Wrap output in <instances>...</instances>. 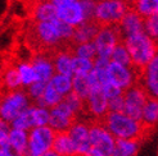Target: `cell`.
Instances as JSON below:
<instances>
[{"mask_svg": "<svg viewBox=\"0 0 158 156\" xmlns=\"http://www.w3.org/2000/svg\"><path fill=\"white\" fill-rule=\"evenodd\" d=\"M55 26H57V29H58V33L60 36V40L62 42H72V37H73V31L75 28L71 27L67 23L62 22L59 19H55Z\"/></svg>", "mask_w": 158, "mask_h": 156, "instance_id": "8d00e7d4", "label": "cell"}, {"mask_svg": "<svg viewBox=\"0 0 158 156\" xmlns=\"http://www.w3.org/2000/svg\"><path fill=\"white\" fill-rule=\"evenodd\" d=\"M94 69V60L73 57V76H86Z\"/></svg>", "mask_w": 158, "mask_h": 156, "instance_id": "1f68e13d", "label": "cell"}, {"mask_svg": "<svg viewBox=\"0 0 158 156\" xmlns=\"http://www.w3.org/2000/svg\"><path fill=\"white\" fill-rule=\"evenodd\" d=\"M73 156H78V155H73Z\"/></svg>", "mask_w": 158, "mask_h": 156, "instance_id": "7dc6e473", "label": "cell"}, {"mask_svg": "<svg viewBox=\"0 0 158 156\" xmlns=\"http://www.w3.org/2000/svg\"><path fill=\"white\" fill-rule=\"evenodd\" d=\"M141 124L147 128H154L158 124V99L148 97L141 114Z\"/></svg>", "mask_w": 158, "mask_h": 156, "instance_id": "44dd1931", "label": "cell"}, {"mask_svg": "<svg viewBox=\"0 0 158 156\" xmlns=\"http://www.w3.org/2000/svg\"><path fill=\"white\" fill-rule=\"evenodd\" d=\"M10 127L14 129H19V131H25L30 132L32 128H35V123H34V105H30L23 113H21L17 118H15L12 123Z\"/></svg>", "mask_w": 158, "mask_h": 156, "instance_id": "cb8c5ba5", "label": "cell"}, {"mask_svg": "<svg viewBox=\"0 0 158 156\" xmlns=\"http://www.w3.org/2000/svg\"><path fill=\"white\" fill-rule=\"evenodd\" d=\"M48 83L63 97H66L68 93L72 92V77H69V76L55 73Z\"/></svg>", "mask_w": 158, "mask_h": 156, "instance_id": "484cf974", "label": "cell"}, {"mask_svg": "<svg viewBox=\"0 0 158 156\" xmlns=\"http://www.w3.org/2000/svg\"><path fill=\"white\" fill-rule=\"evenodd\" d=\"M34 36L37 42L46 49H55L62 44L55 26V19L52 22H36L34 27Z\"/></svg>", "mask_w": 158, "mask_h": 156, "instance_id": "7c38bea8", "label": "cell"}, {"mask_svg": "<svg viewBox=\"0 0 158 156\" xmlns=\"http://www.w3.org/2000/svg\"><path fill=\"white\" fill-rule=\"evenodd\" d=\"M121 41L122 37L117 26H100L93 41L97 49V57L109 59L112 51Z\"/></svg>", "mask_w": 158, "mask_h": 156, "instance_id": "8992f818", "label": "cell"}, {"mask_svg": "<svg viewBox=\"0 0 158 156\" xmlns=\"http://www.w3.org/2000/svg\"><path fill=\"white\" fill-rule=\"evenodd\" d=\"M85 111L94 120H102L108 114V100L100 88L90 91L89 96L85 100Z\"/></svg>", "mask_w": 158, "mask_h": 156, "instance_id": "9a60e30c", "label": "cell"}, {"mask_svg": "<svg viewBox=\"0 0 158 156\" xmlns=\"http://www.w3.org/2000/svg\"><path fill=\"white\" fill-rule=\"evenodd\" d=\"M52 61L54 65V72L63 76H73V54L71 50L62 49L55 51L52 57Z\"/></svg>", "mask_w": 158, "mask_h": 156, "instance_id": "ac0fdd59", "label": "cell"}, {"mask_svg": "<svg viewBox=\"0 0 158 156\" xmlns=\"http://www.w3.org/2000/svg\"><path fill=\"white\" fill-rule=\"evenodd\" d=\"M0 81H2V86L5 92L17 91V90H21V87H22L17 68L13 65L6 67L4 71L0 73Z\"/></svg>", "mask_w": 158, "mask_h": 156, "instance_id": "7402d4cb", "label": "cell"}, {"mask_svg": "<svg viewBox=\"0 0 158 156\" xmlns=\"http://www.w3.org/2000/svg\"><path fill=\"white\" fill-rule=\"evenodd\" d=\"M63 101H64V103L68 105V107H69L71 110H72L77 116H78V114H81V113L85 111V101L81 100L77 95H75L73 92L68 93V95H67L64 99H63Z\"/></svg>", "mask_w": 158, "mask_h": 156, "instance_id": "d6a6232c", "label": "cell"}, {"mask_svg": "<svg viewBox=\"0 0 158 156\" xmlns=\"http://www.w3.org/2000/svg\"><path fill=\"white\" fill-rule=\"evenodd\" d=\"M139 149L136 139H116L114 150L110 156H135Z\"/></svg>", "mask_w": 158, "mask_h": 156, "instance_id": "d4e9b609", "label": "cell"}, {"mask_svg": "<svg viewBox=\"0 0 158 156\" xmlns=\"http://www.w3.org/2000/svg\"><path fill=\"white\" fill-rule=\"evenodd\" d=\"M122 2H125V3H126V4H127L129 6H131V5L134 4V3H135V2H136V0H122Z\"/></svg>", "mask_w": 158, "mask_h": 156, "instance_id": "f6af8a7d", "label": "cell"}, {"mask_svg": "<svg viewBox=\"0 0 158 156\" xmlns=\"http://www.w3.org/2000/svg\"><path fill=\"white\" fill-rule=\"evenodd\" d=\"M49 114L50 116L48 126L54 132H67L71 126L77 120V115L71 110L64 101L49 109Z\"/></svg>", "mask_w": 158, "mask_h": 156, "instance_id": "8fae6325", "label": "cell"}, {"mask_svg": "<svg viewBox=\"0 0 158 156\" xmlns=\"http://www.w3.org/2000/svg\"><path fill=\"white\" fill-rule=\"evenodd\" d=\"M123 93L121 96H117L114 99L108 100V111L110 113H123Z\"/></svg>", "mask_w": 158, "mask_h": 156, "instance_id": "f35d334b", "label": "cell"}, {"mask_svg": "<svg viewBox=\"0 0 158 156\" xmlns=\"http://www.w3.org/2000/svg\"><path fill=\"white\" fill-rule=\"evenodd\" d=\"M84 10L86 21H94V14H95V8L98 0H78Z\"/></svg>", "mask_w": 158, "mask_h": 156, "instance_id": "74e56055", "label": "cell"}, {"mask_svg": "<svg viewBox=\"0 0 158 156\" xmlns=\"http://www.w3.org/2000/svg\"><path fill=\"white\" fill-rule=\"evenodd\" d=\"M114 139H139L144 138L152 128H147L141 122L127 116L125 113H110L100 120Z\"/></svg>", "mask_w": 158, "mask_h": 156, "instance_id": "6da1fadb", "label": "cell"}, {"mask_svg": "<svg viewBox=\"0 0 158 156\" xmlns=\"http://www.w3.org/2000/svg\"><path fill=\"white\" fill-rule=\"evenodd\" d=\"M89 139L93 149H97L104 156L112 155L116 146V139L100 120H93L89 123Z\"/></svg>", "mask_w": 158, "mask_h": 156, "instance_id": "52a82bcc", "label": "cell"}, {"mask_svg": "<svg viewBox=\"0 0 158 156\" xmlns=\"http://www.w3.org/2000/svg\"><path fill=\"white\" fill-rule=\"evenodd\" d=\"M130 8L145 19L158 13V0H136Z\"/></svg>", "mask_w": 158, "mask_h": 156, "instance_id": "4316f807", "label": "cell"}, {"mask_svg": "<svg viewBox=\"0 0 158 156\" xmlns=\"http://www.w3.org/2000/svg\"><path fill=\"white\" fill-rule=\"evenodd\" d=\"M149 97L158 99V53L139 72V82Z\"/></svg>", "mask_w": 158, "mask_h": 156, "instance_id": "4fadbf2b", "label": "cell"}, {"mask_svg": "<svg viewBox=\"0 0 158 156\" xmlns=\"http://www.w3.org/2000/svg\"><path fill=\"white\" fill-rule=\"evenodd\" d=\"M43 156H58V155L55 154L54 151H52V150H50V151H48V152H45Z\"/></svg>", "mask_w": 158, "mask_h": 156, "instance_id": "ee69618b", "label": "cell"}, {"mask_svg": "<svg viewBox=\"0 0 158 156\" xmlns=\"http://www.w3.org/2000/svg\"><path fill=\"white\" fill-rule=\"evenodd\" d=\"M117 27L121 33V37L125 38L127 36L143 32L144 31V18L130 8V9L125 13V15L120 21V23L117 25Z\"/></svg>", "mask_w": 158, "mask_h": 156, "instance_id": "2e32d148", "label": "cell"}, {"mask_svg": "<svg viewBox=\"0 0 158 156\" xmlns=\"http://www.w3.org/2000/svg\"><path fill=\"white\" fill-rule=\"evenodd\" d=\"M144 32L158 44V13L144 19Z\"/></svg>", "mask_w": 158, "mask_h": 156, "instance_id": "836d02e7", "label": "cell"}, {"mask_svg": "<svg viewBox=\"0 0 158 156\" xmlns=\"http://www.w3.org/2000/svg\"><path fill=\"white\" fill-rule=\"evenodd\" d=\"M30 63L34 68L36 81L39 82L48 83L52 80V77L55 74L52 58L45 55V54H39V55L34 57L32 61H30Z\"/></svg>", "mask_w": 158, "mask_h": 156, "instance_id": "e0dca14e", "label": "cell"}, {"mask_svg": "<svg viewBox=\"0 0 158 156\" xmlns=\"http://www.w3.org/2000/svg\"><path fill=\"white\" fill-rule=\"evenodd\" d=\"M122 42L130 54L132 68L139 72L158 53V44L154 42L144 31L122 38Z\"/></svg>", "mask_w": 158, "mask_h": 156, "instance_id": "7a4b0ae2", "label": "cell"}, {"mask_svg": "<svg viewBox=\"0 0 158 156\" xmlns=\"http://www.w3.org/2000/svg\"><path fill=\"white\" fill-rule=\"evenodd\" d=\"M72 2H77V0H72Z\"/></svg>", "mask_w": 158, "mask_h": 156, "instance_id": "bcb514c9", "label": "cell"}, {"mask_svg": "<svg viewBox=\"0 0 158 156\" xmlns=\"http://www.w3.org/2000/svg\"><path fill=\"white\" fill-rule=\"evenodd\" d=\"M107 77L109 83L114 84L122 91H126L139 82V71L132 67H125L109 61L107 68Z\"/></svg>", "mask_w": 158, "mask_h": 156, "instance_id": "ba28073f", "label": "cell"}, {"mask_svg": "<svg viewBox=\"0 0 158 156\" xmlns=\"http://www.w3.org/2000/svg\"><path fill=\"white\" fill-rule=\"evenodd\" d=\"M148 97L149 96L147 95V92L139 83L134 84L132 87L123 91V113L130 118L140 122L143 109Z\"/></svg>", "mask_w": 158, "mask_h": 156, "instance_id": "9c48e42d", "label": "cell"}, {"mask_svg": "<svg viewBox=\"0 0 158 156\" xmlns=\"http://www.w3.org/2000/svg\"><path fill=\"white\" fill-rule=\"evenodd\" d=\"M109 60L113 61L116 64H121L125 67H132L130 54H129L127 49H126V46L123 45L122 41L114 48V50L112 51V54H110Z\"/></svg>", "mask_w": 158, "mask_h": 156, "instance_id": "4dcf8cb0", "label": "cell"}, {"mask_svg": "<svg viewBox=\"0 0 158 156\" xmlns=\"http://www.w3.org/2000/svg\"><path fill=\"white\" fill-rule=\"evenodd\" d=\"M0 156H15V154L10 149V146L6 145V146H2V147H0Z\"/></svg>", "mask_w": 158, "mask_h": 156, "instance_id": "b9f144b4", "label": "cell"}, {"mask_svg": "<svg viewBox=\"0 0 158 156\" xmlns=\"http://www.w3.org/2000/svg\"><path fill=\"white\" fill-rule=\"evenodd\" d=\"M100 26L94 21H88L82 25L75 27L72 42L75 44H82V42H91L95 38Z\"/></svg>", "mask_w": 158, "mask_h": 156, "instance_id": "d6986e66", "label": "cell"}, {"mask_svg": "<svg viewBox=\"0 0 158 156\" xmlns=\"http://www.w3.org/2000/svg\"><path fill=\"white\" fill-rule=\"evenodd\" d=\"M34 18L36 22H52L57 19V9L52 0H44L35 6Z\"/></svg>", "mask_w": 158, "mask_h": 156, "instance_id": "603a6c76", "label": "cell"}, {"mask_svg": "<svg viewBox=\"0 0 158 156\" xmlns=\"http://www.w3.org/2000/svg\"><path fill=\"white\" fill-rule=\"evenodd\" d=\"M10 129H12L10 124L0 118V147L9 145V142H8V136H9Z\"/></svg>", "mask_w": 158, "mask_h": 156, "instance_id": "60d3db41", "label": "cell"}, {"mask_svg": "<svg viewBox=\"0 0 158 156\" xmlns=\"http://www.w3.org/2000/svg\"><path fill=\"white\" fill-rule=\"evenodd\" d=\"M52 151H54L58 156H73V155H76L75 146H73L72 141H71L67 132H55Z\"/></svg>", "mask_w": 158, "mask_h": 156, "instance_id": "ffe728a7", "label": "cell"}, {"mask_svg": "<svg viewBox=\"0 0 158 156\" xmlns=\"http://www.w3.org/2000/svg\"><path fill=\"white\" fill-rule=\"evenodd\" d=\"M28 106L30 97L27 92L22 90L4 92L0 97V118L10 124Z\"/></svg>", "mask_w": 158, "mask_h": 156, "instance_id": "277c9868", "label": "cell"}, {"mask_svg": "<svg viewBox=\"0 0 158 156\" xmlns=\"http://www.w3.org/2000/svg\"><path fill=\"white\" fill-rule=\"evenodd\" d=\"M71 53L73 54L76 58H82V59H90L94 60L97 58V49L94 42H82V44H75L72 46Z\"/></svg>", "mask_w": 158, "mask_h": 156, "instance_id": "f546056e", "label": "cell"}, {"mask_svg": "<svg viewBox=\"0 0 158 156\" xmlns=\"http://www.w3.org/2000/svg\"><path fill=\"white\" fill-rule=\"evenodd\" d=\"M55 9H57V19L69 25L71 27H77L82 23L88 22L85 18L84 10L80 2L72 0H52Z\"/></svg>", "mask_w": 158, "mask_h": 156, "instance_id": "30bf717a", "label": "cell"}, {"mask_svg": "<svg viewBox=\"0 0 158 156\" xmlns=\"http://www.w3.org/2000/svg\"><path fill=\"white\" fill-rule=\"evenodd\" d=\"M102 92L104 93V96L107 97V100L114 99V97H117V96H121L122 93H123V91H122L121 88L116 87L114 84L109 83V82H108L107 84H104L103 87H102Z\"/></svg>", "mask_w": 158, "mask_h": 156, "instance_id": "ab89813d", "label": "cell"}, {"mask_svg": "<svg viewBox=\"0 0 158 156\" xmlns=\"http://www.w3.org/2000/svg\"><path fill=\"white\" fill-rule=\"evenodd\" d=\"M91 91L90 83L86 76H72V92L77 95L81 100H86Z\"/></svg>", "mask_w": 158, "mask_h": 156, "instance_id": "83f0119b", "label": "cell"}, {"mask_svg": "<svg viewBox=\"0 0 158 156\" xmlns=\"http://www.w3.org/2000/svg\"><path fill=\"white\" fill-rule=\"evenodd\" d=\"M89 123L90 122L76 120L67 131L71 141H72L75 146L76 155L78 156H84L91 149L90 139H89Z\"/></svg>", "mask_w": 158, "mask_h": 156, "instance_id": "5bb4252c", "label": "cell"}, {"mask_svg": "<svg viewBox=\"0 0 158 156\" xmlns=\"http://www.w3.org/2000/svg\"><path fill=\"white\" fill-rule=\"evenodd\" d=\"M15 68H17L22 87H28L30 84L36 82L34 68L31 65L30 61H21L18 65H15Z\"/></svg>", "mask_w": 158, "mask_h": 156, "instance_id": "f1b7e54d", "label": "cell"}, {"mask_svg": "<svg viewBox=\"0 0 158 156\" xmlns=\"http://www.w3.org/2000/svg\"><path fill=\"white\" fill-rule=\"evenodd\" d=\"M84 156H104V155L102 154L100 151H98L97 149H93V147H91V149H90L88 152H86Z\"/></svg>", "mask_w": 158, "mask_h": 156, "instance_id": "7bdbcfd3", "label": "cell"}, {"mask_svg": "<svg viewBox=\"0 0 158 156\" xmlns=\"http://www.w3.org/2000/svg\"><path fill=\"white\" fill-rule=\"evenodd\" d=\"M45 87H46V83L45 82H34L32 84H30L27 87V95L30 97V100H34L35 104H37L39 101L43 99V95L45 92Z\"/></svg>", "mask_w": 158, "mask_h": 156, "instance_id": "d590c367", "label": "cell"}, {"mask_svg": "<svg viewBox=\"0 0 158 156\" xmlns=\"http://www.w3.org/2000/svg\"><path fill=\"white\" fill-rule=\"evenodd\" d=\"M130 6L122 0H98L94 22L99 26H117Z\"/></svg>", "mask_w": 158, "mask_h": 156, "instance_id": "3957f363", "label": "cell"}, {"mask_svg": "<svg viewBox=\"0 0 158 156\" xmlns=\"http://www.w3.org/2000/svg\"><path fill=\"white\" fill-rule=\"evenodd\" d=\"M55 132L49 127H36L28 132L27 156H43L52 150Z\"/></svg>", "mask_w": 158, "mask_h": 156, "instance_id": "5b68a950", "label": "cell"}, {"mask_svg": "<svg viewBox=\"0 0 158 156\" xmlns=\"http://www.w3.org/2000/svg\"><path fill=\"white\" fill-rule=\"evenodd\" d=\"M49 109L34 105V123L36 127H45L49 124Z\"/></svg>", "mask_w": 158, "mask_h": 156, "instance_id": "e575fe53", "label": "cell"}]
</instances>
